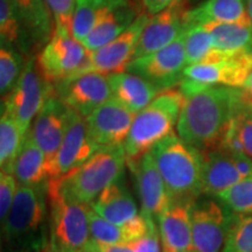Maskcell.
I'll use <instances>...</instances> for the list:
<instances>
[{
  "label": "cell",
  "instance_id": "ffe728a7",
  "mask_svg": "<svg viewBox=\"0 0 252 252\" xmlns=\"http://www.w3.org/2000/svg\"><path fill=\"white\" fill-rule=\"evenodd\" d=\"M108 78L112 97L135 113L146 108L158 94H161L151 82L128 71L108 75Z\"/></svg>",
  "mask_w": 252,
  "mask_h": 252
},
{
  "label": "cell",
  "instance_id": "9c48e42d",
  "mask_svg": "<svg viewBox=\"0 0 252 252\" xmlns=\"http://www.w3.org/2000/svg\"><path fill=\"white\" fill-rule=\"evenodd\" d=\"M52 94L54 86L41 74L36 59L31 58L25 63L13 90L2 100V111L9 113L26 134Z\"/></svg>",
  "mask_w": 252,
  "mask_h": 252
},
{
  "label": "cell",
  "instance_id": "ee69618b",
  "mask_svg": "<svg viewBox=\"0 0 252 252\" xmlns=\"http://www.w3.org/2000/svg\"><path fill=\"white\" fill-rule=\"evenodd\" d=\"M77 252H96V251H94V249L93 247H91V245H90L89 243H88L86 248L82 249L81 251H77Z\"/></svg>",
  "mask_w": 252,
  "mask_h": 252
},
{
  "label": "cell",
  "instance_id": "ab89813d",
  "mask_svg": "<svg viewBox=\"0 0 252 252\" xmlns=\"http://www.w3.org/2000/svg\"><path fill=\"white\" fill-rule=\"evenodd\" d=\"M231 158L234 160L236 168L238 169L242 179L252 178V160L247 154H234V156H231Z\"/></svg>",
  "mask_w": 252,
  "mask_h": 252
},
{
  "label": "cell",
  "instance_id": "ba28073f",
  "mask_svg": "<svg viewBox=\"0 0 252 252\" xmlns=\"http://www.w3.org/2000/svg\"><path fill=\"white\" fill-rule=\"evenodd\" d=\"M91 52L71 31L55 27L54 34L36 58L41 74L54 86L58 82L87 72Z\"/></svg>",
  "mask_w": 252,
  "mask_h": 252
},
{
  "label": "cell",
  "instance_id": "e575fe53",
  "mask_svg": "<svg viewBox=\"0 0 252 252\" xmlns=\"http://www.w3.org/2000/svg\"><path fill=\"white\" fill-rule=\"evenodd\" d=\"M217 197L237 215L252 214V178L243 179Z\"/></svg>",
  "mask_w": 252,
  "mask_h": 252
},
{
  "label": "cell",
  "instance_id": "d590c367",
  "mask_svg": "<svg viewBox=\"0 0 252 252\" xmlns=\"http://www.w3.org/2000/svg\"><path fill=\"white\" fill-rule=\"evenodd\" d=\"M245 154L252 160V104L244 98L239 89V97L232 118Z\"/></svg>",
  "mask_w": 252,
  "mask_h": 252
},
{
  "label": "cell",
  "instance_id": "f1b7e54d",
  "mask_svg": "<svg viewBox=\"0 0 252 252\" xmlns=\"http://www.w3.org/2000/svg\"><path fill=\"white\" fill-rule=\"evenodd\" d=\"M25 134L9 113L1 112L0 119V167L1 172L12 174L13 163L25 140Z\"/></svg>",
  "mask_w": 252,
  "mask_h": 252
},
{
  "label": "cell",
  "instance_id": "4fadbf2b",
  "mask_svg": "<svg viewBox=\"0 0 252 252\" xmlns=\"http://www.w3.org/2000/svg\"><path fill=\"white\" fill-rule=\"evenodd\" d=\"M135 116L137 113L111 96L86 118L90 139L100 149L124 145Z\"/></svg>",
  "mask_w": 252,
  "mask_h": 252
},
{
  "label": "cell",
  "instance_id": "836d02e7",
  "mask_svg": "<svg viewBox=\"0 0 252 252\" xmlns=\"http://www.w3.org/2000/svg\"><path fill=\"white\" fill-rule=\"evenodd\" d=\"M90 234L93 239L103 244L131 243L124 225H118L103 219L94 210L89 213Z\"/></svg>",
  "mask_w": 252,
  "mask_h": 252
},
{
  "label": "cell",
  "instance_id": "44dd1931",
  "mask_svg": "<svg viewBox=\"0 0 252 252\" xmlns=\"http://www.w3.org/2000/svg\"><path fill=\"white\" fill-rule=\"evenodd\" d=\"M210 23L252 24L247 0H207L185 13V25Z\"/></svg>",
  "mask_w": 252,
  "mask_h": 252
},
{
  "label": "cell",
  "instance_id": "cb8c5ba5",
  "mask_svg": "<svg viewBox=\"0 0 252 252\" xmlns=\"http://www.w3.org/2000/svg\"><path fill=\"white\" fill-rule=\"evenodd\" d=\"M14 178L19 185L37 186L48 181L47 158L28 131L13 163Z\"/></svg>",
  "mask_w": 252,
  "mask_h": 252
},
{
  "label": "cell",
  "instance_id": "ac0fdd59",
  "mask_svg": "<svg viewBox=\"0 0 252 252\" xmlns=\"http://www.w3.org/2000/svg\"><path fill=\"white\" fill-rule=\"evenodd\" d=\"M69 108L52 94L34 119L30 132L39 147L46 154L48 163L58 153L67 127Z\"/></svg>",
  "mask_w": 252,
  "mask_h": 252
},
{
  "label": "cell",
  "instance_id": "52a82bcc",
  "mask_svg": "<svg viewBox=\"0 0 252 252\" xmlns=\"http://www.w3.org/2000/svg\"><path fill=\"white\" fill-rule=\"evenodd\" d=\"M49 215L48 247L46 252H77L89 243L88 204L74 202L58 194H47Z\"/></svg>",
  "mask_w": 252,
  "mask_h": 252
},
{
  "label": "cell",
  "instance_id": "b9f144b4",
  "mask_svg": "<svg viewBox=\"0 0 252 252\" xmlns=\"http://www.w3.org/2000/svg\"><path fill=\"white\" fill-rule=\"evenodd\" d=\"M176 0H143L145 8L151 15H154L171 6Z\"/></svg>",
  "mask_w": 252,
  "mask_h": 252
},
{
  "label": "cell",
  "instance_id": "f546056e",
  "mask_svg": "<svg viewBox=\"0 0 252 252\" xmlns=\"http://www.w3.org/2000/svg\"><path fill=\"white\" fill-rule=\"evenodd\" d=\"M185 49L187 67L207 61L216 53L212 34L204 25H185Z\"/></svg>",
  "mask_w": 252,
  "mask_h": 252
},
{
  "label": "cell",
  "instance_id": "60d3db41",
  "mask_svg": "<svg viewBox=\"0 0 252 252\" xmlns=\"http://www.w3.org/2000/svg\"><path fill=\"white\" fill-rule=\"evenodd\" d=\"M89 244L96 252H132V242L122 244H103L91 238Z\"/></svg>",
  "mask_w": 252,
  "mask_h": 252
},
{
  "label": "cell",
  "instance_id": "484cf974",
  "mask_svg": "<svg viewBox=\"0 0 252 252\" xmlns=\"http://www.w3.org/2000/svg\"><path fill=\"white\" fill-rule=\"evenodd\" d=\"M137 13L130 5L124 4L118 6L113 11L110 12L104 17L102 20L97 23L93 31L88 34V36L83 40L84 46L90 52L100 48V47L108 45L112 40L121 35L122 33L127 30L137 19Z\"/></svg>",
  "mask_w": 252,
  "mask_h": 252
},
{
  "label": "cell",
  "instance_id": "4316f807",
  "mask_svg": "<svg viewBox=\"0 0 252 252\" xmlns=\"http://www.w3.org/2000/svg\"><path fill=\"white\" fill-rule=\"evenodd\" d=\"M212 34L216 50L237 53L252 50V24L210 23L204 25Z\"/></svg>",
  "mask_w": 252,
  "mask_h": 252
},
{
  "label": "cell",
  "instance_id": "74e56055",
  "mask_svg": "<svg viewBox=\"0 0 252 252\" xmlns=\"http://www.w3.org/2000/svg\"><path fill=\"white\" fill-rule=\"evenodd\" d=\"M18 190V181L13 174L1 172L0 174V220L4 224L13 204Z\"/></svg>",
  "mask_w": 252,
  "mask_h": 252
},
{
  "label": "cell",
  "instance_id": "8fae6325",
  "mask_svg": "<svg viewBox=\"0 0 252 252\" xmlns=\"http://www.w3.org/2000/svg\"><path fill=\"white\" fill-rule=\"evenodd\" d=\"M54 93L69 109L87 118L112 96L108 75L77 74L54 84Z\"/></svg>",
  "mask_w": 252,
  "mask_h": 252
},
{
  "label": "cell",
  "instance_id": "30bf717a",
  "mask_svg": "<svg viewBox=\"0 0 252 252\" xmlns=\"http://www.w3.org/2000/svg\"><path fill=\"white\" fill-rule=\"evenodd\" d=\"M186 68L187 58L184 31L180 37L165 48L143 58L132 60L125 71L145 78L163 93L181 83Z\"/></svg>",
  "mask_w": 252,
  "mask_h": 252
},
{
  "label": "cell",
  "instance_id": "8992f818",
  "mask_svg": "<svg viewBox=\"0 0 252 252\" xmlns=\"http://www.w3.org/2000/svg\"><path fill=\"white\" fill-rule=\"evenodd\" d=\"M252 71V50L216 53L207 61L189 65L184 72L180 90L184 96L204 87L224 86L241 89Z\"/></svg>",
  "mask_w": 252,
  "mask_h": 252
},
{
  "label": "cell",
  "instance_id": "d4e9b609",
  "mask_svg": "<svg viewBox=\"0 0 252 252\" xmlns=\"http://www.w3.org/2000/svg\"><path fill=\"white\" fill-rule=\"evenodd\" d=\"M27 39L45 47L52 39L55 23L45 0H13Z\"/></svg>",
  "mask_w": 252,
  "mask_h": 252
},
{
  "label": "cell",
  "instance_id": "bcb514c9",
  "mask_svg": "<svg viewBox=\"0 0 252 252\" xmlns=\"http://www.w3.org/2000/svg\"><path fill=\"white\" fill-rule=\"evenodd\" d=\"M180 252H195V251L193 250V251H180Z\"/></svg>",
  "mask_w": 252,
  "mask_h": 252
},
{
  "label": "cell",
  "instance_id": "5bb4252c",
  "mask_svg": "<svg viewBox=\"0 0 252 252\" xmlns=\"http://www.w3.org/2000/svg\"><path fill=\"white\" fill-rule=\"evenodd\" d=\"M230 216L214 200H196L190 207L195 252H222Z\"/></svg>",
  "mask_w": 252,
  "mask_h": 252
},
{
  "label": "cell",
  "instance_id": "f35d334b",
  "mask_svg": "<svg viewBox=\"0 0 252 252\" xmlns=\"http://www.w3.org/2000/svg\"><path fill=\"white\" fill-rule=\"evenodd\" d=\"M132 252H160V239L157 229H151L144 237L132 242Z\"/></svg>",
  "mask_w": 252,
  "mask_h": 252
},
{
  "label": "cell",
  "instance_id": "f6af8a7d",
  "mask_svg": "<svg viewBox=\"0 0 252 252\" xmlns=\"http://www.w3.org/2000/svg\"><path fill=\"white\" fill-rule=\"evenodd\" d=\"M247 2H248V12H249V15H250L251 21H252V0H247Z\"/></svg>",
  "mask_w": 252,
  "mask_h": 252
},
{
  "label": "cell",
  "instance_id": "d6a6232c",
  "mask_svg": "<svg viewBox=\"0 0 252 252\" xmlns=\"http://www.w3.org/2000/svg\"><path fill=\"white\" fill-rule=\"evenodd\" d=\"M23 56L14 47L1 43L0 49V93L1 97L13 90L24 69Z\"/></svg>",
  "mask_w": 252,
  "mask_h": 252
},
{
  "label": "cell",
  "instance_id": "7a4b0ae2",
  "mask_svg": "<svg viewBox=\"0 0 252 252\" xmlns=\"http://www.w3.org/2000/svg\"><path fill=\"white\" fill-rule=\"evenodd\" d=\"M127 158L124 145L102 147L77 168L47 181V194H58L74 202L91 204L99 194L121 180Z\"/></svg>",
  "mask_w": 252,
  "mask_h": 252
},
{
  "label": "cell",
  "instance_id": "4dcf8cb0",
  "mask_svg": "<svg viewBox=\"0 0 252 252\" xmlns=\"http://www.w3.org/2000/svg\"><path fill=\"white\" fill-rule=\"evenodd\" d=\"M20 14L13 0H0V35L1 43L14 47L21 52H26V39Z\"/></svg>",
  "mask_w": 252,
  "mask_h": 252
},
{
  "label": "cell",
  "instance_id": "2e32d148",
  "mask_svg": "<svg viewBox=\"0 0 252 252\" xmlns=\"http://www.w3.org/2000/svg\"><path fill=\"white\" fill-rule=\"evenodd\" d=\"M127 165L135 179L141 214L147 219H158L171 206L172 200L152 156L147 153L138 161L127 162Z\"/></svg>",
  "mask_w": 252,
  "mask_h": 252
},
{
  "label": "cell",
  "instance_id": "3957f363",
  "mask_svg": "<svg viewBox=\"0 0 252 252\" xmlns=\"http://www.w3.org/2000/svg\"><path fill=\"white\" fill-rule=\"evenodd\" d=\"M172 203L193 204L203 189V153L178 134L160 141L151 151Z\"/></svg>",
  "mask_w": 252,
  "mask_h": 252
},
{
  "label": "cell",
  "instance_id": "d6986e66",
  "mask_svg": "<svg viewBox=\"0 0 252 252\" xmlns=\"http://www.w3.org/2000/svg\"><path fill=\"white\" fill-rule=\"evenodd\" d=\"M190 207L188 203H172L158 217L163 252L194 250Z\"/></svg>",
  "mask_w": 252,
  "mask_h": 252
},
{
  "label": "cell",
  "instance_id": "277c9868",
  "mask_svg": "<svg viewBox=\"0 0 252 252\" xmlns=\"http://www.w3.org/2000/svg\"><path fill=\"white\" fill-rule=\"evenodd\" d=\"M185 103L180 90L169 89L159 94L135 116L124 143L127 162L138 161L154 146L174 133Z\"/></svg>",
  "mask_w": 252,
  "mask_h": 252
},
{
  "label": "cell",
  "instance_id": "603a6c76",
  "mask_svg": "<svg viewBox=\"0 0 252 252\" xmlns=\"http://www.w3.org/2000/svg\"><path fill=\"white\" fill-rule=\"evenodd\" d=\"M90 206L103 219L118 225L125 224L138 215L133 196L123 185L122 179L104 189Z\"/></svg>",
  "mask_w": 252,
  "mask_h": 252
},
{
  "label": "cell",
  "instance_id": "7402d4cb",
  "mask_svg": "<svg viewBox=\"0 0 252 252\" xmlns=\"http://www.w3.org/2000/svg\"><path fill=\"white\" fill-rule=\"evenodd\" d=\"M203 189L206 194L217 196L242 179L231 156L222 149L204 151Z\"/></svg>",
  "mask_w": 252,
  "mask_h": 252
},
{
  "label": "cell",
  "instance_id": "7c38bea8",
  "mask_svg": "<svg viewBox=\"0 0 252 252\" xmlns=\"http://www.w3.org/2000/svg\"><path fill=\"white\" fill-rule=\"evenodd\" d=\"M99 149L90 139L86 118L69 109L64 137L58 153L47 163L48 180L60 178L77 168Z\"/></svg>",
  "mask_w": 252,
  "mask_h": 252
},
{
  "label": "cell",
  "instance_id": "7bdbcfd3",
  "mask_svg": "<svg viewBox=\"0 0 252 252\" xmlns=\"http://www.w3.org/2000/svg\"><path fill=\"white\" fill-rule=\"evenodd\" d=\"M242 94H243L244 98L252 104V71L249 75V77L245 81L243 87L241 88Z\"/></svg>",
  "mask_w": 252,
  "mask_h": 252
},
{
  "label": "cell",
  "instance_id": "e0dca14e",
  "mask_svg": "<svg viewBox=\"0 0 252 252\" xmlns=\"http://www.w3.org/2000/svg\"><path fill=\"white\" fill-rule=\"evenodd\" d=\"M185 13L182 0H176L163 11L152 15L143 31L132 60L158 52L180 37L185 31Z\"/></svg>",
  "mask_w": 252,
  "mask_h": 252
},
{
  "label": "cell",
  "instance_id": "5b68a950",
  "mask_svg": "<svg viewBox=\"0 0 252 252\" xmlns=\"http://www.w3.org/2000/svg\"><path fill=\"white\" fill-rule=\"evenodd\" d=\"M47 206V182L37 186H19L7 219L2 224L6 241L34 252H46L48 241L43 226Z\"/></svg>",
  "mask_w": 252,
  "mask_h": 252
},
{
  "label": "cell",
  "instance_id": "9a60e30c",
  "mask_svg": "<svg viewBox=\"0 0 252 252\" xmlns=\"http://www.w3.org/2000/svg\"><path fill=\"white\" fill-rule=\"evenodd\" d=\"M147 14L138 15L133 24L124 33L109 42L108 45L91 52L88 71H96L104 75L125 71L127 64L133 59V54L139 42L141 34L150 21Z\"/></svg>",
  "mask_w": 252,
  "mask_h": 252
},
{
  "label": "cell",
  "instance_id": "6da1fadb",
  "mask_svg": "<svg viewBox=\"0 0 252 252\" xmlns=\"http://www.w3.org/2000/svg\"><path fill=\"white\" fill-rule=\"evenodd\" d=\"M239 97L238 88L204 87L186 94L176 131L182 140L202 151L219 149L229 130Z\"/></svg>",
  "mask_w": 252,
  "mask_h": 252
},
{
  "label": "cell",
  "instance_id": "8d00e7d4",
  "mask_svg": "<svg viewBox=\"0 0 252 252\" xmlns=\"http://www.w3.org/2000/svg\"><path fill=\"white\" fill-rule=\"evenodd\" d=\"M54 19L55 27H63L72 32L77 0H45Z\"/></svg>",
  "mask_w": 252,
  "mask_h": 252
},
{
  "label": "cell",
  "instance_id": "1f68e13d",
  "mask_svg": "<svg viewBox=\"0 0 252 252\" xmlns=\"http://www.w3.org/2000/svg\"><path fill=\"white\" fill-rule=\"evenodd\" d=\"M222 252H252V214L230 216Z\"/></svg>",
  "mask_w": 252,
  "mask_h": 252
},
{
  "label": "cell",
  "instance_id": "83f0119b",
  "mask_svg": "<svg viewBox=\"0 0 252 252\" xmlns=\"http://www.w3.org/2000/svg\"><path fill=\"white\" fill-rule=\"evenodd\" d=\"M127 0H77L72 21V34L83 42L99 20Z\"/></svg>",
  "mask_w": 252,
  "mask_h": 252
}]
</instances>
